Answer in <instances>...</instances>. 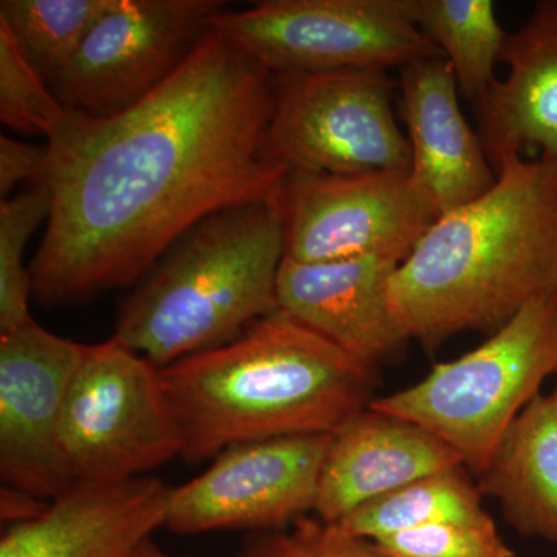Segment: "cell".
Returning <instances> with one entry per match:
<instances>
[{
    "label": "cell",
    "mask_w": 557,
    "mask_h": 557,
    "mask_svg": "<svg viewBox=\"0 0 557 557\" xmlns=\"http://www.w3.org/2000/svg\"><path fill=\"white\" fill-rule=\"evenodd\" d=\"M157 557H172V556L166 555V553H163V552H161V549H159V553H157Z\"/></svg>",
    "instance_id": "cell-29"
},
{
    "label": "cell",
    "mask_w": 557,
    "mask_h": 557,
    "mask_svg": "<svg viewBox=\"0 0 557 557\" xmlns=\"http://www.w3.org/2000/svg\"><path fill=\"white\" fill-rule=\"evenodd\" d=\"M375 369L276 310L225 346L161 369V379L182 458L200 463L242 443L333 434L372 403Z\"/></svg>",
    "instance_id": "cell-3"
},
{
    "label": "cell",
    "mask_w": 557,
    "mask_h": 557,
    "mask_svg": "<svg viewBox=\"0 0 557 557\" xmlns=\"http://www.w3.org/2000/svg\"><path fill=\"white\" fill-rule=\"evenodd\" d=\"M387 557H516L487 512L373 542Z\"/></svg>",
    "instance_id": "cell-24"
},
{
    "label": "cell",
    "mask_w": 557,
    "mask_h": 557,
    "mask_svg": "<svg viewBox=\"0 0 557 557\" xmlns=\"http://www.w3.org/2000/svg\"><path fill=\"white\" fill-rule=\"evenodd\" d=\"M237 557H387L368 539L354 536L338 523L306 516L284 530L258 533Z\"/></svg>",
    "instance_id": "cell-25"
},
{
    "label": "cell",
    "mask_w": 557,
    "mask_h": 557,
    "mask_svg": "<svg viewBox=\"0 0 557 557\" xmlns=\"http://www.w3.org/2000/svg\"><path fill=\"white\" fill-rule=\"evenodd\" d=\"M557 292V163L508 161L493 188L435 220L392 276L388 299L406 339L437 347L496 332Z\"/></svg>",
    "instance_id": "cell-2"
},
{
    "label": "cell",
    "mask_w": 557,
    "mask_h": 557,
    "mask_svg": "<svg viewBox=\"0 0 557 557\" xmlns=\"http://www.w3.org/2000/svg\"><path fill=\"white\" fill-rule=\"evenodd\" d=\"M482 491L468 478L465 467L446 469L376 498L341 520L354 536L370 542L435 523L467 520L485 515Z\"/></svg>",
    "instance_id": "cell-20"
},
{
    "label": "cell",
    "mask_w": 557,
    "mask_h": 557,
    "mask_svg": "<svg viewBox=\"0 0 557 557\" xmlns=\"http://www.w3.org/2000/svg\"><path fill=\"white\" fill-rule=\"evenodd\" d=\"M220 0H115L50 81L69 112L108 116L170 78L226 11Z\"/></svg>",
    "instance_id": "cell-9"
},
{
    "label": "cell",
    "mask_w": 557,
    "mask_h": 557,
    "mask_svg": "<svg viewBox=\"0 0 557 557\" xmlns=\"http://www.w3.org/2000/svg\"><path fill=\"white\" fill-rule=\"evenodd\" d=\"M113 3L115 0H2L0 22L50 86Z\"/></svg>",
    "instance_id": "cell-21"
},
{
    "label": "cell",
    "mask_w": 557,
    "mask_h": 557,
    "mask_svg": "<svg viewBox=\"0 0 557 557\" xmlns=\"http://www.w3.org/2000/svg\"><path fill=\"white\" fill-rule=\"evenodd\" d=\"M273 75L212 27L174 73L108 116L69 112L49 139L51 211L30 267L46 306L137 281L205 220L276 199Z\"/></svg>",
    "instance_id": "cell-1"
},
{
    "label": "cell",
    "mask_w": 557,
    "mask_h": 557,
    "mask_svg": "<svg viewBox=\"0 0 557 557\" xmlns=\"http://www.w3.org/2000/svg\"><path fill=\"white\" fill-rule=\"evenodd\" d=\"M557 375V292L531 300L474 350L370 408L426 429L480 475L523 409Z\"/></svg>",
    "instance_id": "cell-5"
},
{
    "label": "cell",
    "mask_w": 557,
    "mask_h": 557,
    "mask_svg": "<svg viewBox=\"0 0 557 557\" xmlns=\"http://www.w3.org/2000/svg\"><path fill=\"white\" fill-rule=\"evenodd\" d=\"M553 394H555V397L557 399V386H556L555 391H553Z\"/></svg>",
    "instance_id": "cell-30"
},
{
    "label": "cell",
    "mask_w": 557,
    "mask_h": 557,
    "mask_svg": "<svg viewBox=\"0 0 557 557\" xmlns=\"http://www.w3.org/2000/svg\"><path fill=\"white\" fill-rule=\"evenodd\" d=\"M269 143L288 172L409 174V139L399 129L394 84L379 70L276 75Z\"/></svg>",
    "instance_id": "cell-8"
},
{
    "label": "cell",
    "mask_w": 557,
    "mask_h": 557,
    "mask_svg": "<svg viewBox=\"0 0 557 557\" xmlns=\"http://www.w3.org/2000/svg\"><path fill=\"white\" fill-rule=\"evenodd\" d=\"M86 344L32 321L0 333V478L3 485L51 502L73 482L62 449L70 383Z\"/></svg>",
    "instance_id": "cell-12"
},
{
    "label": "cell",
    "mask_w": 557,
    "mask_h": 557,
    "mask_svg": "<svg viewBox=\"0 0 557 557\" xmlns=\"http://www.w3.org/2000/svg\"><path fill=\"white\" fill-rule=\"evenodd\" d=\"M47 507L49 504L46 500H40V498L13 490V487L3 486L0 512H2L3 522H9L10 525L36 518Z\"/></svg>",
    "instance_id": "cell-27"
},
{
    "label": "cell",
    "mask_w": 557,
    "mask_h": 557,
    "mask_svg": "<svg viewBox=\"0 0 557 557\" xmlns=\"http://www.w3.org/2000/svg\"><path fill=\"white\" fill-rule=\"evenodd\" d=\"M62 449L75 483L145 478L182 457L161 369L115 336L86 346L65 399Z\"/></svg>",
    "instance_id": "cell-6"
},
{
    "label": "cell",
    "mask_w": 557,
    "mask_h": 557,
    "mask_svg": "<svg viewBox=\"0 0 557 557\" xmlns=\"http://www.w3.org/2000/svg\"><path fill=\"white\" fill-rule=\"evenodd\" d=\"M157 553H159V548H157L152 542H149V544H146L145 547L139 549L135 557H157Z\"/></svg>",
    "instance_id": "cell-28"
},
{
    "label": "cell",
    "mask_w": 557,
    "mask_h": 557,
    "mask_svg": "<svg viewBox=\"0 0 557 557\" xmlns=\"http://www.w3.org/2000/svg\"><path fill=\"white\" fill-rule=\"evenodd\" d=\"M46 78L33 67L20 44L0 22V119L11 129L40 135L47 141L67 120Z\"/></svg>",
    "instance_id": "cell-23"
},
{
    "label": "cell",
    "mask_w": 557,
    "mask_h": 557,
    "mask_svg": "<svg viewBox=\"0 0 557 557\" xmlns=\"http://www.w3.org/2000/svg\"><path fill=\"white\" fill-rule=\"evenodd\" d=\"M399 91L412 153L410 178L438 219L493 188L496 171L461 112L448 61L437 57L406 65L399 70Z\"/></svg>",
    "instance_id": "cell-15"
},
{
    "label": "cell",
    "mask_w": 557,
    "mask_h": 557,
    "mask_svg": "<svg viewBox=\"0 0 557 557\" xmlns=\"http://www.w3.org/2000/svg\"><path fill=\"white\" fill-rule=\"evenodd\" d=\"M500 62L508 75L474 104L479 137L493 170L516 159L557 163V0H539L508 33Z\"/></svg>",
    "instance_id": "cell-17"
},
{
    "label": "cell",
    "mask_w": 557,
    "mask_h": 557,
    "mask_svg": "<svg viewBox=\"0 0 557 557\" xmlns=\"http://www.w3.org/2000/svg\"><path fill=\"white\" fill-rule=\"evenodd\" d=\"M285 258L300 263L408 259L438 219L410 174L288 172L276 197Z\"/></svg>",
    "instance_id": "cell-10"
},
{
    "label": "cell",
    "mask_w": 557,
    "mask_h": 557,
    "mask_svg": "<svg viewBox=\"0 0 557 557\" xmlns=\"http://www.w3.org/2000/svg\"><path fill=\"white\" fill-rule=\"evenodd\" d=\"M212 27L273 76L387 72L442 57L413 22L409 0H265L223 11Z\"/></svg>",
    "instance_id": "cell-7"
},
{
    "label": "cell",
    "mask_w": 557,
    "mask_h": 557,
    "mask_svg": "<svg viewBox=\"0 0 557 557\" xmlns=\"http://www.w3.org/2000/svg\"><path fill=\"white\" fill-rule=\"evenodd\" d=\"M332 434L242 443L171 487L164 527L177 534L284 530L314 511Z\"/></svg>",
    "instance_id": "cell-11"
},
{
    "label": "cell",
    "mask_w": 557,
    "mask_h": 557,
    "mask_svg": "<svg viewBox=\"0 0 557 557\" xmlns=\"http://www.w3.org/2000/svg\"><path fill=\"white\" fill-rule=\"evenodd\" d=\"M170 494L150 475L75 483L36 518L9 525L0 557H135L164 527Z\"/></svg>",
    "instance_id": "cell-13"
},
{
    "label": "cell",
    "mask_w": 557,
    "mask_h": 557,
    "mask_svg": "<svg viewBox=\"0 0 557 557\" xmlns=\"http://www.w3.org/2000/svg\"><path fill=\"white\" fill-rule=\"evenodd\" d=\"M409 10L456 76L458 90L472 104L497 81L496 64L508 32L498 24L493 0H409Z\"/></svg>",
    "instance_id": "cell-19"
},
{
    "label": "cell",
    "mask_w": 557,
    "mask_h": 557,
    "mask_svg": "<svg viewBox=\"0 0 557 557\" xmlns=\"http://www.w3.org/2000/svg\"><path fill=\"white\" fill-rule=\"evenodd\" d=\"M49 146L28 145L2 135L0 137V196L10 199V194L21 183L30 185L46 180L49 172Z\"/></svg>",
    "instance_id": "cell-26"
},
{
    "label": "cell",
    "mask_w": 557,
    "mask_h": 557,
    "mask_svg": "<svg viewBox=\"0 0 557 557\" xmlns=\"http://www.w3.org/2000/svg\"><path fill=\"white\" fill-rule=\"evenodd\" d=\"M480 491L498 500L520 533L557 544V399L539 394L516 418Z\"/></svg>",
    "instance_id": "cell-18"
},
{
    "label": "cell",
    "mask_w": 557,
    "mask_h": 557,
    "mask_svg": "<svg viewBox=\"0 0 557 557\" xmlns=\"http://www.w3.org/2000/svg\"><path fill=\"white\" fill-rule=\"evenodd\" d=\"M180 242L113 335L160 369L225 346L278 310L285 239L276 199L212 215Z\"/></svg>",
    "instance_id": "cell-4"
},
{
    "label": "cell",
    "mask_w": 557,
    "mask_h": 557,
    "mask_svg": "<svg viewBox=\"0 0 557 557\" xmlns=\"http://www.w3.org/2000/svg\"><path fill=\"white\" fill-rule=\"evenodd\" d=\"M398 265L381 258L321 263L284 258L277 274L278 310L351 357L376 366L408 343L388 299Z\"/></svg>",
    "instance_id": "cell-14"
},
{
    "label": "cell",
    "mask_w": 557,
    "mask_h": 557,
    "mask_svg": "<svg viewBox=\"0 0 557 557\" xmlns=\"http://www.w3.org/2000/svg\"><path fill=\"white\" fill-rule=\"evenodd\" d=\"M457 467L463 463L456 450L426 429L368 406L333 432L313 515L338 523L392 491Z\"/></svg>",
    "instance_id": "cell-16"
},
{
    "label": "cell",
    "mask_w": 557,
    "mask_h": 557,
    "mask_svg": "<svg viewBox=\"0 0 557 557\" xmlns=\"http://www.w3.org/2000/svg\"><path fill=\"white\" fill-rule=\"evenodd\" d=\"M51 190L47 180L28 186L0 205V333L35 321L30 269L24 256L32 234L49 220Z\"/></svg>",
    "instance_id": "cell-22"
}]
</instances>
